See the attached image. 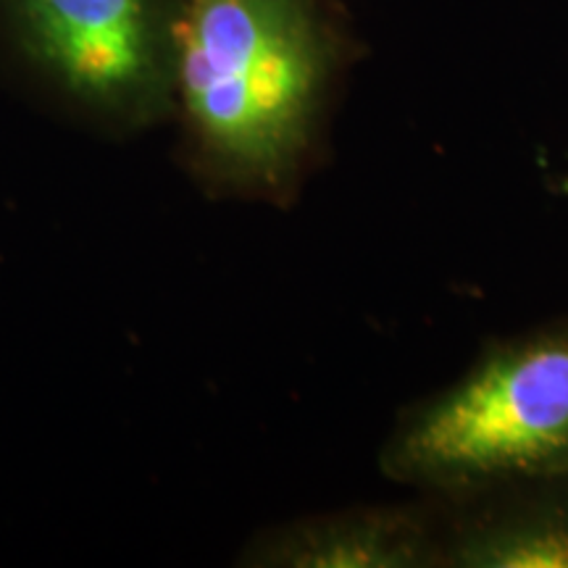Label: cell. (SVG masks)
I'll use <instances>...</instances> for the list:
<instances>
[{
  "label": "cell",
  "mask_w": 568,
  "mask_h": 568,
  "mask_svg": "<svg viewBox=\"0 0 568 568\" xmlns=\"http://www.w3.org/2000/svg\"><path fill=\"white\" fill-rule=\"evenodd\" d=\"M347 61L324 0H182V159L216 195L287 201L316 159Z\"/></svg>",
  "instance_id": "obj_1"
},
{
  "label": "cell",
  "mask_w": 568,
  "mask_h": 568,
  "mask_svg": "<svg viewBox=\"0 0 568 568\" xmlns=\"http://www.w3.org/2000/svg\"><path fill=\"white\" fill-rule=\"evenodd\" d=\"M389 479L443 495L568 481V324L487 351L408 410L382 447Z\"/></svg>",
  "instance_id": "obj_2"
},
{
  "label": "cell",
  "mask_w": 568,
  "mask_h": 568,
  "mask_svg": "<svg viewBox=\"0 0 568 568\" xmlns=\"http://www.w3.org/2000/svg\"><path fill=\"white\" fill-rule=\"evenodd\" d=\"M445 539L414 508H353L305 518L258 537L251 566L287 568H426L443 564Z\"/></svg>",
  "instance_id": "obj_4"
},
{
  "label": "cell",
  "mask_w": 568,
  "mask_h": 568,
  "mask_svg": "<svg viewBox=\"0 0 568 568\" xmlns=\"http://www.w3.org/2000/svg\"><path fill=\"white\" fill-rule=\"evenodd\" d=\"M443 566L568 568V497L518 503L471 518L445 539Z\"/></svg>",
  "instance_id": "obj_5"
},
{
  "label": "cell",
  "mask_w": 568,
  "mask_h": 568,
  "mask_svg": "<svg viewBox=\"0 0 568 568\" xmlns=\"http://www.w3.org/2000/svg\"><path fill=\"white\" fill-rule=\"evenodd\" d=\"M48 90L90 122L140 132L174 116L182 0H0Z\"/></svg>",
  "instance_id": "obj_3"
}]
</instances>
